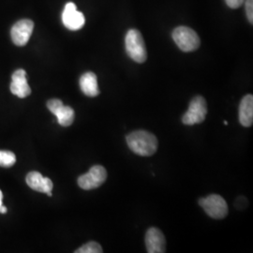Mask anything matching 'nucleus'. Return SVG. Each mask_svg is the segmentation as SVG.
Wrapping results in <instances>:
<instances>
[{"label":"nucleus","mask_w":253,"mask_h":253,"mask_svg":"<svg viewBox=\"0 0 253 253\" xmlns=\"http://www.w3.org/2000/svg\"><path fill=\"white\" fill-rule=\"evenodd\" d=\"M126 144L130 150L143 157H149L158 149V140L156 136L145 131L136 130L126 137Z\"/></svg>","instance_id":"f257e3e1"},{"label":"nucleus","mask_w":253,"mask_h":253,"mask_svg":"<svg viewBox=\"0 0 253 253\" xmlns=\"http://www.w3.org/2000/svg\"><path fill=\"white\" fill-rule=\"evenodd\" d=\"M125 44L126 54L132 60L137 63L145 62L147 57L146 48L142 34L138 30L130 29L127 31Z\"/></svg>","instance_id":"f03ea898"},{"label":"nucleus","mask_w":253,"mask_h":253,"mask_svg":"<svg viewBox=\"0 0 253 253\" xmlns=\"http://www.w3.org/2000/svg\"><path fill=\"white\" fill-rule=\"evenodd\" d=\"M172 39L183 52H192L199 48L200 38L197 33L188 27H176L172 32Z\"/></svg>","instance_id":"7ed1b4c3"},{"label":"nucleus","mask_w":253,"mask_h":253,"mask_svg":"<svg viewBox=\"0 0 253 253\" xmlns=\"http://www.w3.org/2000/svg\"><path fill=\"white\" fill-rule=\"evenodd\" d=\"M207 100L202 96L194 97L189 105V110L184 114L182 122L185 125H195L202 123L207 117Z\"/></svg>","instance_id":"20e7f679"},{"label":"nucleus","mask_w":253,"mask_h":253,"mask_svg":"<svg viewBox=\"0 0 253 253\" xmlns=\"http://www.w3.org/2000/svg\"><path fill=\"white\" fill-rule=\"evenodd\" d=\"M199 205L208 216L213 218L221 219L228 215L226 201L220 195L211 194L206 198H202L199 200Z\"/></svg>","instance_id":"39448f33"},{"label":"nucleus","mask_w":253,"mask_h":253,"mask_svg":"<svg viewBox=\"0 0 253 253\" xmlns=\"http://www.w3.org/2000/svg\"><path fill=\"white\" fill-rule=\"evenodd\" d=\"M107 179V172L101 165L91 167L88 172L82 174L78 178V185L83 190H94L101 186Z\"/></svg>","instance_id":"423d86ee"},{"label":"nucleus","mask_w":253,"mask_h":253,"mask_svg":"<svg viewBox=\"0 0 253 253\" xmlns=\"http://www.w3.org/2000/svg\"><path fill=\"white\" fill-rule=\"evenodd\" d=\"M34 23L31 20H20L13 25L10 30V36L13 43L17 46H25L32 35Z\"/></svg>","instance_id":"0eeeda50"},{"label":"nucleus","mask_w":253,"mask_h":253,"mask_svg":"<svg viewBox=\"0 0 253 253\" xmlns=\"http://www.w3.org/2000/svg\"><path fill=\"white\" fill-rule=\"evenodd\" d=\"M47 107L57 118L59 125L69 126L73 124L75 113L70 106H65L63 102L58 99H53L47 102Z\"/></svg>","instance_id":"6e6552de"},{"label":"nucleus","mask_w":253,"mask_h":253,"mask_svg":"<svg viewBox=\"0 0 253 253\" xmlns=\"http://www.w3.org/2000/svg\"><path fill=\"white\" fill-rule=\"evenodd\" d=\"M62 22L67 28L71 30H78L84 27L85 19L84 14L77 10L75 4L70 2L65 6L62 13Z\"/></svg>","instance_id":"1a4fd4ad"},{"label":"nucleus","mask_w":253,"mask_h":253,"mask_svg":"<svg viewBox=\"0 0 253 253\" xmlns=\"http://www.w3.org/2000/svg\"><path fill=\"white\" fill-rule=\"evenodd\" d=\"M165 237L161 230L155 227H151L150 229H148L145 235V246L147 249V253H165Z\"/></svg>","instance_id":"9d476101"},{"label":"nucleus","mask_w":253,"mask_h":253,"mask_svg":"<svg viewBox=\"0 0 253 253\" xmlns=\"http://www.w3.org/2000/svg\"><path fill=\"white\" fill-rule=\"evenodd\" d=\"M11 79L12 81L10 84V91L13 95L21 99H24L31 94V88L28 85L27 73L25 70H17L12 74Z\"/></svg>","instance_id":"9b49d317"},{"label":"nucleus","mask_w":253,"mask_h":253,"mask_svg":"<svg viewBox=\"0 0 253 253\" xmlns=\"http://www.w3.org/2000/svg\"><path fill=\"white\" fill-rule=\"evenodd\" d=\"M27 184L33 190L46 193L48 196H52V190L54 184L48 177H43L39 172H30L27 175Z\"/></svg>","instance_id":"f8f14e48"},{"label":"nucleus","mask_w":253,"mask_h":253,"mask_svg":"<svg viewBox=\"0 0 253 253\" xmlns=\"http://www.w3.org/2000/svg\"><path fill=\"white\" fill-rule=\"evenodd\" d=\"M239 122L242 126L249 127L253 123V96L247 95L240 101Z\"/></svg>","instance_id":"ddd939ff"},{"label":"nucleus","mask_w":253,"mask_h":253,"mask_svg":"<svg viewBox=\"0 0 253 253\" xmlns=\"http://www.w3.org/2000/svg\"><path fill=\"white\" fill-rule=\"evenodd\" d=\"M80 87L82 92L88 97H96L100 94L98 80L95 73H86L83 74L80 78Z\"/></svg>","instance_id":"4468645a"},{"label":"nucleus","mask_w":253,"mask_h":253,"mask_svg":"<svg viewBox=\"0 0 253 253\" xmlns=\"http://www.w3.org/2000/svg\"><path fill=\"white\" fill-rule=\"evenodd\" d=\"M16 163V156L11 151L0 150V166L11 167Z\"/></svg>","instance_id":"2eb2a0df"},{"label":"nucleus","mask_w":253,"mask_h":253,"mask_svg":"<svg viewBox=\"0 0 253 253\" xmlns=\"http://www.w3.org/2000/svg\"><path fill=\"white\" fill-rule=\"evenodd\" d=\"M102 248L99 243L95 241L88 242L87 244L84 245L80 249L75 251L76 253H102Z\"/></svg>","instance_id":"dca6fc26"},{"label":"nucleus","mask_w":253,"mask_h":253,"mask_svg":"<svg viewBox=\"0 0 253 253\" xmlns=\"http://www.w3.org/2000/svg\"><path fill=\"white\" fill-rule=\"evenodd\" d=\"M253 0H246V12L251 24L253 22Z\"/></svg>","instance_id":"f3484780"},{"label":"nucleus","mask_w":253,"mask_h":253,"mask_svg":"<svg viewBox=\"0 0 253 253\" xmlns=\"http://www.w3.org/2000/svg\"><path fill=\"white\" fill-rule=\"evenodd\" d=\"M245 0H225L227 5L231 9H238L242 4L244 3Z\"/></svg>","instance_id":"a211bd4d"},{"label":"nucleus","mask_w":253,"mask_h":253,"mask_svg":"<svg viewBox=\"0 0 253 253\" xmlns=\"http://www.w3.org/2000/svg\"><path fill=\"white\" fill-rule=\"evenodd\" d=\"M6 212H7V208H6V207H4V206H2V207L0 208V213L5 214Z\"/></svg>","instance_id":"6ab92c4d"},{"label":"nucleus","mask_w":253,"mask_h":253,"mask_svg":"<svg viewBox=\"0 0 253 253\" xmlns=\"http://www.w3.org/2000/svg\"><path fill=\"white\" fill-rule=\"evenodd\" d=\"M2 200H3V193H2V191L0 190V208L3 206V204H2Z\"/></svg>","instance_id":"aec40b11"},{"label":"nucleus","mask_w":253,"mask_h":253,"mask_svg":"<svg viewBox=\"0 0 253 253\" xmlns=\"http://www.w3.org/2000/svg\"><path fill=\"white\" fill-rule=\"evenodd\" d=\"M224 125H228V122H227V121H224Z\"/></svg>","instance_id":"412c9836"}]
</instances>
